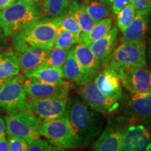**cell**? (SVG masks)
<instances>
[{
  "mask_svg": "<svg viewBox=\"0 0 151 151\" xmlns=\"http://www.w3.org/2000/svg\"><path fill=\"white\" fill-rule=\"evenodd\" d=\"M97 113L80 97L68 99L65 114L79 138L81 146L93 142L103 131L102 120Z\"/></svg>",
  "mask_w": 151,
  "mask_h": 151,
  "instance_id": "obj_1",
  "label": "cell"
},
{
  "mask_svg": "<svg viewBox=\"0 0 151 151\" xmlns=\"http://www.w3.org/2000/svg\"><path fill=\"white\" fill-rule=\"evenodd\" d=\"M62 18V16L42 17L26 26L13 37L12 43L16 51L19 52L29 47L52 48Z\"/></svg>",
  "mask_w": 151,
  "mask_h": 151,
  "instance_id": "obj_2",
  "label": "cell"
},
{
  "mask_svg": "<svg viewBox=\"0 0 151 151\" xmlns=\"http://www.w3.org/2000/svg\"><path fill=\"white\" fill-rule=\"evenodd\" d=\"M108 66L120 78L123 71L134 67H146V41L120 43L113 50L104 66Z\"/></svg>",
  "mask_w": 151,
  "mask_h": 151,
  "instance_id": "obj_3",
  "label": "cell"
},
{
  "mask_svg": "<svg viewBox=\"0 0 151 151\" xmlns=\"http://www.w3.org/2000/svg\"><path fill=\"white\" fill-rule=\"evenodd\" d=\"M40 18L35 6L20 0L0 11L1 26L7 37H14L26 26Z\"/></svg>",
  "mask_w": 151,
  "mask_h": 151,
  "instance_id": "obj_4",
  "label": "cell"
},
{
  "mask_svg": "<svg viewBox=\"0 0 151 151\" xmlns=\"http://www.w3.org/2000/svg\"><path fill=\"white\" fill-rule=\"evenodd\" d=\"M40 134L55 146L64 149H74L81 146L72 126L65 114L58 118L43 120Z\"/></svg>",
  "mask_w": 151,
  "mask_h": 151,
  "instance_id": "obj_5",
  "label": "cell"
},
{
  "mask_svg": "<svg viewBox=\"0 0 151 151\" xmlns=\"http://www.w3.org/2000/svg\"><path fill=\"white\" fill-rule=\"evenodd\" d=\"M43 121L28 109L7 114L6 132L8 135L22 138L27 143L40 138Z\"/></svg>",
  "mask_w": 151,
  "mask_h": 151,
  "instance_id": "obj_6",
  "label": "cell"
},
{
  "mask_svg": "<svg viewBox=\"0 0 151 151\" xmlns=\"http://www.w3.org/2000/svg\"><path fill=\"white\" fill-rule=\"evenodd\" d=\"M24 81V76L18 74L7 79L0 87V110L9 114L27 109Z\"/></svg>",
  "mask_w": 151,
  "mask_h": 151,
  "instance_id": "obj_7",
  "label": "cell"
},
{
  "mask_svg": "<svg viewBox=\"0 0 151 151\" xmlns=\"http://www.w3.org/2000/svg\"><path fill=\"white\" fill-rule=\"evenodd\" d=\"M78 94L83 101L90 108L101 114H109L120 107L118 100L113 99L102 93L93 80L80 86Z\"/></svg>",
  "mask_w": 151,
  "mask_h": 151,
  "instance_id": "obj_8",
  "label": "cell"
},
{
  "mask_svg": "<svg viewBox=\"0 0 151 151\" xmlns=\"http://www.w3.org/2000/svg\"><path fill=\"white\" fill-rule=\"evenodd\" d=\"M69 97L28 99L27 109L42 120L58 118L65 114Z\"/></svg>",
  "mask_w": 151,
  "mask_h": 151,
  "instance_id": "obj_9",
  "label": "cell"
},
{
  "mask_svg": "<svg viewBox=\"0 0 151 151\" xmlns=\"http://www.w3.org/2000/svg\"><path fill=\"white\" fill-rule=\"evenodd\" d=\"M151 149V132L143 124L130 123L122 129L121 150L146 151Z\"/></svg>",
  "mask_w": 151,
  "mask_h": 151,
  "instance_id": "obj_10",
  "label": "cell"
},
{
  "mask_svg": "<svg viewBox=\"0 0 151 151\" xmlns=\"http://www.w3.org/2000/svg\"><path fill=\"white\" fill-rule=\"evenodd\" d=\"M24 88L29 99H45L68 97L69 84L67 81L58 83H46L32 79H24Z\"/></svg>",
  "mask_w": 151,
  "mask_h": 151,
  "instance_id": "obj_11",
  "label": "cell"
},
{
  "mask_svg": "<svg viewBox=\"0 0 151 151\" xmlns=\"http://www.w3.org/2000/svg\"><path fill=\"white\" fill-rule=\"evenodd\" d=\"M120 79L122 87L129 93H151V71L146 67L126 69Z\"/></svg>",
  "mask_w": 151,
  "mask_h": 151,
  "instance_id": "obj_12",
  "label": "cell"
},
{
  "mask_svg": "<svg viewBox=\"0 0 151 151\" xmlns=\"http://www.w3.org/2000/svg\"><path fill=\"white\" fill-rule=\"evenodd\" d=\"M94 83L99 90L106 95L116 100L123 97L121 79L116 71L108 66H104V69L99 71L93 78Z\"/></svg>",
  "mask_w": 151,
  "mask_h": 151,
  "instance_id": "obj_13",
  "label": "cell"
},
{
  "mask_svg": "<svg viewBox=\"0 0 151 151\" xmlns=\"http://www.w3.org/2000/svg\"><path fill=\"white\" fill-rule=\"evenodd\" d=\"M124 104V113L132 118L151 122V93L131 94Z\"/></svg>",
  "mask_w": 151,
  "mask_h": 151,
  "instance_id": "obj_14",
  "label": "cell"
},
{
  "mask_svg": "<svg viewBox=\"0 0 151 151\" xmlns=\"http://www.w3.org/2000/svg\"><path fill=\"white\" fill-rule=\"evenodd\" d=\"M74 54L87 82L93 80L101 67L88 45L78 43L74 48Z\"/></svg>",
  "mask_w": 151,
  "mask_h": 151,
  "instance_id": "obj_15",
  "label": "cell"
},
{
  "mask_svg": "<svg viewBox=\"0 0 151 151\" xmlns=\"http://www.w3.org/2000/svg\"><path fill=\"white\" fill-rule=\"evenodd\" d=\"M50 49L29 47L16 52L22 74L26 76L43 66Z\"/></svg>",
  "mask_w": 151,
  "mask_h": 151,
  "instance_id": "obj_16",
  "label": "cell"
},
{
  "mask_svg": "<svg viewBox=\"0 0 151 151\" xmlns=\"http://www.w3.org/2000/svg\"><path fill=\"white\" fill-rule=\"evenodd\" d=\"M122 129L113 126H108L103 129L99 138L92 145V150L97 151L121 150L122 142Z\"/></svg>",
  "mask_w": 151,
  "mask_h": 151,
  "instance_id": "obj_17",
  "label": "cell"
},
{
  "mask_svg": "<svg viewBox=\"0 0 151 151\" xmlns=\"http://www.w3.org/2000/svg\"><path fill=\"white\" fill-rule=\"evenodd\" d=\"M118 28L113 26L108 33L100 39H97L89 45L90 48L94 56L100 62L101 66L104 65L111 52L114 50L117 43Z\"/></svg>",
  "mask_w": 151,
  "mask_h": 151,
  "instance_id": "obj_18",
  "label": "cell"
},
{
  "mask_svg": "<svg viewBox=\"0 0 151 151\" xmlns=\"http://www.w3.org/2000/svg\"><path fill=\"white\" fill-rule=\"evenodd\" d=\"M148 27V15H145L136 11L133 21L122 32V35L120 38V43L145 40Z\"/></svg>",
  "mask_w": 151,
  "mask_h": 151,
  "instance_id": "obj_19",
  "label": "cell"
},
{
  "mask_svg": "<svg viewBox=\"0 0 151 151\" xmlns=\"http://www.w3.org/2000/svg\"><path fill=\"white\" fill-rule=\"evenodd\" d=\"M20 65L16 52L9 49L0 52V79H7L20 73Z\"/></svg>",
  "mask_w": 151,
  "mask_h": 151,
  "instance_id": "obj_20",
  "label": "cell"
},
{
  "mask_svg": "<svg viewBox=\"0 0 151 151\" xmlns=\"http://www.w3.org/2000/svg\"><path fill=\"white\" fill-rule=\"evenodd\" d=\"M27 78L46 83H58L64 81L62 68L41 66L25 76Z\"/></svg>",
  "mask_w": 151,
  "mask_h": 151,
  "instance_id": "obj_21",
  "label": "cell"
},
{
  "mask_svg": "<svg viewBox=\"0 0 151 151\" xmlns=\"http://www.w3.org/2000/svg\"><path fill=\"white\" fill-rule=\"evenodd\" d=\"M71 0H42L37 7L41 18H55L67 14Z\"/></svg>",
  "mask_w": 151,
  "mask_h": 151,
  "instance_id": "obj_22",
  "label": "cell"
},
{
  "mask_svg": "<svg viewBox=\"0 0 151 151\" xmlns=\"http://www.w3.org/2000/svg\"><path fill=\"white\" fill-rule=\"evenodd\" d=\"M73 48L69 51L67 59L62 67V71L64 78L81 86L87 83V81L75 57Z\"/></svg>",
  "mask_w": 151,
  "mask_h": 151,
  "instance_id": "obj_23",
  "label": "cell"
},
{
  "mask_svg": "<svg viewBox=\"0 0 151 151\" xmlns=\"http://www.w3.org/2000/svg\"><path fill=\"white\" fill-rule=\"evenodd\" d=\"M67 13L72 15L78 22L81 29V34L88 32L95 23V21L86 11L85 6L78 0H71Z\"/></svg>",
  "mask_w": 151,
  "mask_h": 151,
  "instance_id": "obj_24",
  "label": "cell"
},
{
  "mask_svg": "<svg viewBox=\"0 0 151 151\" xmlns=\"http://www.w3.org/2000/svg\"><path fill=\"white\" fill-rule=\"evenodd\" d=\"M112 18H104L95 22V23L88 32L81 34L79 37L78 43L89 45L97 39L104 37L112 28Z\"/></svg>",
  "mask_w": 151,
  "mask_h": 151,
  "instance_id": "obj_25",
  "label": "cell"
},
{
  "mask_svg": "<svg viewBox=\"0 0 151 151\" xmlns=\"http://www.w3.org/2000/svg\"><path fill=\"white\" fill-rule=\"evenodd\" d=\"M79 38L73 33L62 29L60 26L58 27L54 40V47L65 50H71L78 43Z\"/></svg>",
  "mask_w": 151,
  "mask_h": 151,
  "instance_id": "obj_26",
  "label": "cell"
},
{
  "mask_svg": "<svg viewBox=\"0 0 151 151\" xmlns=\"http://www.w3.org/2000/svg\"><path fill=\"white\" fill-rule=\"evenodd\" d=\"M85 8L88 14L95 22L108 17L111 11V5L97 0L90 1L85 5Z\"/></svg>",
  "mask_w": 151,
  "mask_h": 151,
  "instance_id": "obj_27",
  "label": "cell"
},
{
  "mask_svg": "<svg viewBox=\"0 0 151 151\" xmlns=\"http://www.w3.org/2000/svg\"><path fill=\"white\" fill-rule=\"evenodd\" d=\"M135 15L136 9L132 2L128 4L116 14L117 26L122 32H123L128 27V26L132 23Z\"/></svg>",
  "mask_w": 151,
  "mask_h": 151,
  "instance_id": "obj_28",
  "label": "cell"
},
{
  "mask_svg": "<svg viewBox=\"0 0 151 151\" xmlns=\"http://www.w3.org/2000/svg\"><path fill=\"white\" fill-rule=\"evenodd\" d=\"M69 50H65L53 46L49 50L48 55L43 65L62 69Z\"/></svg>",
  "mask_w": 151,
  "mask_h": 151,
  "instance_id": "obj_29",
  "label": "cell"
},
{
  "mask_svg": "<svg viewBox=\"0 0 151 151\" xmlns=\"http://www.w3.org/2000/svg\"><path fill=\"white\" fill-rule=\"evenodd\" d=\"M59 26L62 29L73 33V35H75L78 38L80 37L81 34L80 25H79L78 22H77L74 17L69 13H67L65 16H62Z\"/></svg>",
  "mask_w": 151,
  "mask_h": 151,
  "instance_id": "obj_30",
  "label": "cell"
},
{
  "mask_svg": "<svg viewBox=\"0 0 151 151\" xmlns=\"http://www.w3.org/2000/svg\"><path fill=\"white\" fill-rule=\"evenodd\" d=\"M29 151H59L63 150V149L55 146L50 143L48 141L43 140L40 138L35 139L31 142L28 143Z\"/></svg>",
  "mask_w": 151,
  "mask_h": 151,
  "instance_id": "obj_31",
  "label": "cell"
},
{
  "mask_svg": "<svg viewBox=\"0 0 151 151\" xmlns=\"http://www.w3.org/2000/svg\"><path fill=\"white\" fill-rule=\"evenodd\" d=\"M9 149L10 151H26L28 149V143L22 138L14 135H8L7 138Z\"/></svg>",
  "mask_w": 151,
  "mask_h": 151,
  "instance_id": "obj_32",
  "label": "cell"
},
{
  "mask_svg": "<svg viewBox=\"0 0 151 151\" xmlns=\"http://www.w3.org/2000/svg\"><path fill=\"white\" fill-rule=\"evenodd\" d=\"M137 12L145 15L151 14V0H132Z\"/></svg>",
  "mask_w": 151,
  "mask_h": 151,
  "instance_id": "obj_33",
  "label": "cell"
},
{
  "mask_svg": "<svg viewBox=\"0 0 151 151\" xmlns=\"http://www.w3.org/2000/svg\"><path fill=\"white\" fill-rule=\"evenodd\" d=\"M131 2L132 0H112L111 10L113 14L116 15L122 8Z\"/></svg>",
  "mask_w": 151,
  "mask_h": 151,
  "instance_id": "obj_34",
  "label": "cell"
},
{
  "mask_svg": "<svg viewBox=\"0 0 151 151\" xmlns=\"http://www.w3.org/2000/svg\"><path fill=\"white\" fill-rule=\"evenodd\" d=\"M6 36L4 35V30L1 26V19H0V48H3L4 46L6 45Z\"/></svg>",
  "mask_w": 151,
  "mask_h": 151,
  "instance_id": "obj_35",
  "label": "cell"
},
{
  "mask_svg": "<svg viewBox=\"0 0 151 151\" xmlns=\"http://www.w3.org/2000/svg\"><path fill=\"white\" fill-rule=\"evenodd\" d=\"M9 145L6 136L0 137V151H9Z\"/></svg>",
  "mask_w": 151,
  "mask_h": 151,
  "instance_id": "obj_36",
  "label": "cell"
},
{
  "mask_svg": "<svg viewBox=\"0 0 151 151\" xmlns=\"http://www.w3.org/2000/svg\"><path fill=\"white\" fill-rule=\"evenodd\" d=\"M17 0H0V11L13 4Z\"/></svg>",
  "mask_w": 151,
  "mask_h": 151,
  "instance_id": "obj_37",
  "label": "cell"
},
{
  "mask_svg": "<svg viewBox=\"0 0 151 151\" xmlns=\"http://www.w3.org/2000/svg\"><path fill=\"white\" fill-rule=\"evenodd\" d=\"M6 136V122L4 119L0 116V137Z\"/></svg>",
  "mask_w": 151,
  "mask_h": 151,
  "instance_id": "obj_38",
  "label": "cell"
},
{
  "mask_svg": "<svg viewBox=\"0 0 151 151\" xmlns=\"http://www.w3.org/2000/svg\"><path fill=\"white\" fill-rule=\"evenodd\" d=\"M20 1H24V2L28 3L29 4L33 5L34 6H35L36 8H37L38 5L41 3V1H42V0H20Z\"/></svg>",
  "mask_w": 151,
  "mask_h": 151,
  "instance_id": "obj_39",
  "label": "cell"
},
{
  "mask_svg": "<svg viewBox=\"0 0 151 151\" xmlns=\"http://www.w3.org/2000/svg\"><path fill=\"white\" fill-rule=\"evenodd\" d=\"M97 1H101V2L107 4H109L111 6V3H112V0H97Z\"/></svg>",
  "mask_w": 151,
  "mask_h": 151,
  "instance_id": "obj_40",
  "label": "cell"
},
{
  "mask_svg": "<svg viewBox=\"0 0 151 151\" xmlns=\"http://www.w3.org/2000/svg\"><path fill=\"white\" fill-rule=\"evenodd\" d=\"M148 57L149 60H150V65H151V46L149 47V48L148 50Z\"/></svg>",
  "mask_w": 151,
  "mask_h": 151,
  "instance_id": "obj_41",
  "label": "cell"
},
{
  "mask_svg": "<svg viewBox=\"0 0 151 151\" xmlns=\"http://www.w3.org/2000/svg\"><path fill=\"white\" fill-rule=\"evenodd\" d=\"M6 81V80H1V79H0V87L2 86L4 83Z\"/></svg>",
  "mask_w": 151,
  "mask_h": 151,
  "instance_id": "obj_42",
  "label": "cell"
},
{
  "mask_svg": "<svg viewBox=\"0 0 151 151\" xmlns=\"http://www.w3.org/2000/svg\"><path fill=\"white\" fill-rule=\"evenodd\" d=\"M149 43H150V44L151 46V35H150V40H149Z\"/></svg>",
  "mask_w": 151,
  "mask_h": 151,
  "instance_id": "obj_43",
  "label": "cell"
}]
</instances>
